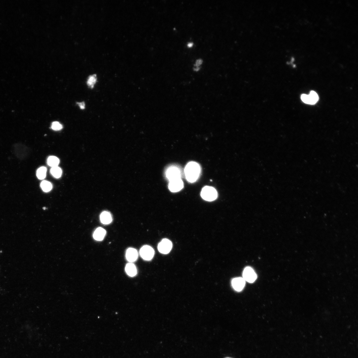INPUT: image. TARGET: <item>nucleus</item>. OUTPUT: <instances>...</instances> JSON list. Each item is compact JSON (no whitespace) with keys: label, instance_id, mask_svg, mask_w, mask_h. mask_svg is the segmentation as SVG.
<instances>
[{"label":"nucleus","instance_id":"nucleus-14","mask_svg":"<svg viewBox=\"0 0 358 358\" xmlns=\"http://www.w3.org/2000/svg\"><path fill=\"white\" fill-rule=\"evenodd\" d=\"M47 163L49 166L52 168L57 167L59 164L60 160L55 156H50L48 158Z\"/></svg>","mask_w":358,"mask_h":358},{"label":"nucleus","instance_id":"nucleus-24","mask_svg":"<svg viewBox=\"0 0 358 358\" xmlns=\"http://www.w3.org/2000/svg\"></svg>","mask_w":358,"mask_h":358},{"label":"nucleus","instance_id":"nucleus-16","mask_svg":"<svg viewBox=\"0 0 358 358\" xmlns=\"http://www.w3.org/2000/svg\"><path fill=\"white\" fill-rule=\"evenodd\" d=\"M51 174L56 178H59L62 175V170L58 167H52L51 169Z\"/></svg>","mask_w":358,"mask_h":358},{"label":"nucleus","instance_id":"nucleus-11","mask_svg":"<svg viewBox=\"0 0 358 358\" xmlns=\"http://www.w3.org/2000/svg\"><path fill=\"white\" fill-rule=\"evenodd\" d=\"M100 220L103 224L107 225L110 224L112 222V218L109 212L104 211L101 215Z\"/></svg>","mask_w":358,"mask_h":358},{"label":"nucleus","instance_id":"nucleus-17","mask_svg":"<svg viewBox=\"0 0 358 358\" xmlns=\"http://www.w3.org/2000/svg\"><path fill=\"white\" fill-rule=\"evenodd\" d=\"M46 172L47 168L45 167H41L38 168L37 172L38 178L41 180L44 179L46 176Z\"/></svg>","mask_w":358,"mask_h":358},{"label":"nucleus","instance_id":"nucleus-2","mask_svg":"<svg viewBox=\"0 0 358 358\" xmlns=\"http://www.w3.org/2000/svg\"><path fill=\"white\" fill-rule=\"evenodd\" d=\"M201 196L202 198L205 201H212L216 199L218 193L216 190L214 188L206 186L202 189Z\"/></svg>","mask_w":358,"mask_h":358},{"label":"nucleus","instance_id":"nucleus-7","mask_svg":"<svg viewBox=\"0 0 358 358\" xmlns=\"http://www.w3.org/2000/svg\"><path fill=\"white\" fill-rule=\"evenodd\" d=\"M183 187V183L181 179L170 181L168 186L169 190L173 192L179 191Z\"/></svg>","mask_w":358,"mask_h":358},{"label":"nucleus","instance_id":"nucleus-21","mask_svg":"<svg viewBox=\"0 0 358 358\" xmlns=\"http://www.w3.org/2000/svg\"><path fill=\"white\" fill-rule=\"evenodd\" d=\"M77 104L79 107L80 109L83 110L85 108V104L84 102L77 103Z\"/></svg>","mask_w":358,"mask_h":358},{"label":"nucleus","instance_id":"nucleus-10","mask_svg":"<svg viewBox=\"0 0 358 358\" xmlns=\"http://www.w3.org/2000/svg\"><path fill=\"white\" fill-rule=\"evenodd\" d=\"M106 232L105 229L102 228H99L96 229L93 234L95 239L97 241H102L104 238Z\"/></svg>","mask_w":358,"mask_h":358},{"label":"nucleus","instance_id":"nucleus-18","mask_svg":"<svg viewBox=\"0 0 358 358\" xmlns=\"http://www.w3.org/2000/svg\"><path fill=\"white\" fill-rule=\"evenodd\" d=\"M41 187L44 192H48L51 190L52 188V184L47 181L44 180L41 184Z\"/></svg>","mask_w":358,"mask_h":358},{"label":"nucleus","instance_id":"nucleus-9","mask_svg":"<svg viewBox=\"0 0 358 358\" xmlns=\"http://www.w3.org/2000/svg\"><path fill=\"white\" fill-rule=\"evenodd\" d=\"M126 259L129 262H132L137 259L138 253L137 250L133 248L127 250L126 255Z\"/></svg>","mask_w":358,"mask_h":358},{"label":"nucleus","instance_id":"nucleus-12","mask_svg":"<svg viewBox=\"0 0 358 358\" xmlns=\"http://www.w3.org/2000/svg\"><path fill=\"white\" fill-rule=\"evenodd\" d=\"M125 271L129 276L133 277L137 274V269L135 265L132 263L127 264L125 267Z\"/></svg>","mask_w":358,"mask_h":358},{"label":"nucleus","instance_id":"nucleus-1","mask_svg":"<svg viewBox=\"0 0 358 358\" xmlns=\"http://www.w3.org/2000/svg\"><path fill=\"white\" fill-rule=\"evenodd\" d=\"M201 168L197 163L191 161L188 163L185 168L184 172L186 179L190 183H194L199 178Z\"/></svg>","mask_w":358,"mask_h":358},{"label":"nucleus","instance_id":"nucleus-19","mask_svg":"<svg viewBox=\"0 0 358 358\" xmlns=\"http://www.w3.org/2000/svg\"><path fill=\"white\" fill-rule=\"evenodd\" d=\"M51 128L54 130L59 131L63 128V126L59 122L55 121L52 123Z\"/></svg>","mask_w":358,"mask_h":358},{"label":"nucleus","instance_id":"nucleus-5","mask_svg":"<svg viewBox=\"0 0 358 358\" xmlns=\"http://www.w3.org/2000/svg\"><path fill=\"white\" fill-rule=\"evenodd\" d=\"M181 172L180 169L176 167H172L168 168L166 172V176L168 179L170 181L181 179Z\"/></svg>","mask_w":358,"mask_h":358},{"label":"nucleus","instance_id":"nucleus-20","mask_svg":"<svg viewBox=\"0 0 358 358\" xmlns=\"http://www.w3.org/2000/svg\"><path fill=\"white\" fill-rule=\"evenodd\" d=\"M301 99L302 101L305 103L309 104V97L308 95L303 94L301 96Z\"/></svg>","mask_w":358,"mask_h":358},{"label":"nucleus","instance_id":"nucleus-8","mask_svg":"<svg viewBox=\"0 0 358 358\" xmlns=\"http://www.w3.org/2000/svg\"><path fill=\"white\" fill-rule=\"evenodd\" d=\"M232 286L235 290L237 291H240L243 289L245 284V280L244 278H238L233 280Z\"/></svg>","mask_w":358,"mask_h":358},{"label":"nucleus","instance_id":"nucleus-4","mask_svg":"<svg viewBox=\"0 0 358 358\" xmlns=\"http://www.w3.org/2000/svg\"><path fill=\"white\" fill-rule=\"evenodd\" d=\"M172 246V242L170 240L167 239H164L158 246V249L160 253L167 254L171 251Z\"/></svg>","mask_w":358,"mask_h":358},{"label":"nucleus","instance_id":"nucleus-3","mask_svg":"<svg viewBox=\"0 0 358 358\" xmlns=\"http://www.w3.org/2000/svg\"><path fill=\"white\" fill-rule=\"evenodd\" d=\"M140 253L142 259L146 260H150L154 257V251L151 246L145 245L141 248Z\"/></svg>","mask_w":358,"mask_h":358},{"label":"nucleus","instance_id":"nucleus-23","mask_svg":"<svg viewBox=\"0 0 358 358\" xmlns=\"http://www.w3.org/2000/svg\"><path fill=\"white\" fill-rule=\"evenodd\" d=\"M193 43H189L188 45V47L190 48V47H192V46H193Z\"/></svg>","mask_w":358,"mask_h":358},{"label":"nucleus","instance_id":"nucleus-15","mask_svg":"<svg viewBox=\"0 0 358 358\" xmlns=\"http://www.w3.org/2000/svg\"><path fill=\"white\" fill-rule=\"evenodd\" d=\"M97 81V77L96 74L90 75L88 78L87 81V85L90 88L92 89Z\"/></svg>","mask_w":358,"mask_h":358},{"label":"nucleus","instance_id":"nucleus-22","mask_svg":"<svg viewBox=\"0 0 358 358\" xmlns=\"http://www.w3.org/2000/svg\"><path fill=\"white\" fill-rule=\"evenodd\" d=\"M202 63V60L201 59H199L196 61V67H198L199 65H201Z\"/></svg>","mask_w":358,"mask_h":358},{"label":"nucleus","instance_id":"nucleus-6","mask_svg":"<svg viewBox=\"0 0 358 358\" xmlns=\"http://www.w3.org/2000/svg\"><path fill=\"white\" fill-rule=\"evenodd\" d=\"M243 275L245 280L250 283L255 282L257 278V275L255 271L250 267H246L244 269Z\"/></svg>","mask_w":358,"mask_h":358},{"label":"nucleus","instance_id":"nucleus-13","mask_svg":"<svg viewBox=\"0 0 358 358\" xmlns=\"http://www.w3.org/2000/svg\"><path fill=\"white\" fill-rule=\"evenodd\" d=\"M308 97H309V104L310 105L315 104L319 99L318 95L314 91H311L310 94L308 95Z\"/></svg>","mask_w":358,"mask_h":358}]
</instances>
